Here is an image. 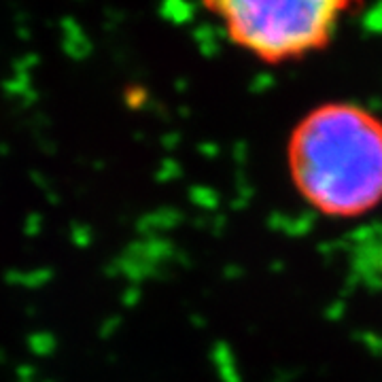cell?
I'll use <instances>...</instances> for the list:
<instances>
[{
    "instance_id": "cell-2",
    "label": "cell",
    "mask_w": 382,
    "mask_h": 382,
    "mask_svg": "<svg viewBox=\"0 0 382 382\" xmlns=\"http://www.w3.org/2000/svg\"><path fill=\"white\" fill-rule=\"evenodd\" d=\"M229 41L266 64L323 51L359 0H204Z\"/></svg>"
},
{
    "instance_id": "cell-1",
    "label": "cell",
    "mask_w": 382,
    "mask_h": 382,
    "mask_svg": "<svg viewBox=\"0 0 382 382\" xmlns=\"http://www.w3.org/2000/svg\"><path fill=\"white\" fill-rule=\"evenodd\" d=\"M287 168L317 213L361 217L382 202V119L357 102H325L291 130Z\"/></svg>"
}]
</instances>
